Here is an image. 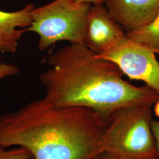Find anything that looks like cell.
I'll return each instance as SVG.
<instances>
[{
    "mask_svg": "<svg viewBox=\"0 0 159 159\" xmlns=\"http://www.w3.org/2000/svg\"><path fill=\"white\" fill-rule=\"evenodd\" d=\"M40 74L44 97L58 107H83L108 117L120 108L148 105L159 99L147 85L137 87L123 78L112 61L98 56L84 44H70L47 58Z\"/></svg>",
    "mask_w": 159,
    "mask_h": 159,
    "instance_id": "obj_1",
    "label": "cell"
},
{
    "mask_svg": "<svg viewBox=\"0 0 159 159\" xmlns=\"http://www.w3.org/2000/svg\"><path fill=\"white\" fill-rule=\"evenodd\" d=\"M107 120L90 108L34 100L0 115V146L22 147L33 159H93Z\"/></svg>",
    "mask_w": 159,
    "mask_h": 159,
    "instance_id": "obj_2",
    "label": "cell"
},
{
    "mask_svg": "<svg viewBox=\"0 0 159 159\" xmlns=\"http://www.w3.org/2000/svg\"><path fill=\"white\" fill-rule=\"evenodd\" d=\"M152 107H127L110 114L102 139V153L114 159H158L151 128Z\"/></svg>",
    "mask_w": 159,
    "mask_h": 159,
    "instance_id": "obj_3",
    "label": "cell"
},
{
    "mask_svg": "<svg viewBox=\"0 0 159 159\" xmlns=\"http://www.w3.org/2000/svg\"><path fill=\"white\" fill-rule=\"evenodd\" d=\"M91 4L75 0H55L31 12V23L26 29L37 34L38 47L46 50L60 41L84 44Z\"/></svg>",
    "mask_w": 159,
    "mask_h": 159,
    "instance_id": "obj_4",
    "label": "cell"
},
{
    "mask_svg": "<svg viewBox=\"0 0 159 159\" xmlns=\"http://www.w3.org/2000/svg\"><path fill=\"white\" fill-rule=\"evenodd\" d=\"M97 55L115 63L130 79L142 81L159 94V63L153 52L126 36L116 45Z\"/></svg>",
    "mask_w": 159,
    "mask_h": 159,
    "instance_id": "obj_5",
    "label": "cell"
},
{
    "mask_svg": "<svg viewBox=\"0 0 159 159\" xmlns=\"http://www.w3.org/2000/svg\"><path fill=\"white\" fill-rule=\"evenodd\" d=\"M126 36L125 31L111 17L104 4L91 6L84 41L86 47L100 54Z\"/></svg>",
    "mask_w": 159,
    "mask_h": 159,
    "instance_id": "obj_6",
    "label": "cell"
},
{
    "mask_svg": "<svg viewBox=\"0 0 159 159\" xmlns=\"http://www.w3.org/2000/svg\"><path fill=\"white\" fill-rule=\"evenodd\" d=\"M104 4L125 33L151 22L159 12V0H105Z\"/></svg>",
    "mask_w": 159,
    "mask_h": 159,
    "instance_id": "obj_7",
    "label": "cell"
},
{
    "mask_svg": "<svg viewBox=\"0 0 159 159\" xmlns=\"http://www.w3.org/2000/svg\"><path fill=\"white\" fill-rule=\"evenodd\" d=\"M30 3L16 11L0 10V52L14 54L17 51L23 34L31 23V12L35 8Z\"/></svg>",
    "mask_w": 159,
    "mask_h": 159,
    "instance_id": "obj_8",
    "label": "cell"
},
{
    "mask_svg": "<svg viewBox=\"0 0 159 159\" xmlns=\"http://www.w3.org/2000/svg\"><path fill=\"white\" fill-rule=\"evenodd\" d=\"M126 34L130 40L159 54V12L151 22Z\"/></svg>",
    "mask_w": 159,
    "mask_h": 159,
    "instance_id": "obj_9",
    "label": "cell"
},
{
    "mask_svg": "<svg viewBox=\"0 0 159 159\" xmlns=\"http://www.w3.org/2000/svg\"><path fill=\"white\" fill-rule=\"evenodd\" d=\"M0 159H33L27 150L22 147L7 149L0 146Z\"/></svg>",
    "mask_w": 159,
    "mask_h": 159,
    "instance_id": "obj_10",
    "label": "cell"
},
{
    "mask_svg": "<svg viewBox=\"0 0 159 159\" xmlns=\"http://www.w3.org/2000/svg\"><path fill=\"white\" fill-rule=\"evenodd\" d=\"M19 72L20 69L14 64L0 63V80L6 77L16 75Z\"/></svg>",
    "mask_w": 159,
    "mask_h": 159,
    "instance_id": "obj_11",
    "label": "cell"
},
{
    "mask_svg": "<svg viewBox=\"0 0 159 159\" xmlns=\"http://www.w3.org/2000/svg\"><path fill=\"white\" fill-rule=\"evenodd\" d=\"M151 128L154 139L157 157L159 159V120L153 119L151 122Z\"/></svg>",
    "mask_w": 159,
    "mask_h": 159,
    "instance_id": "obj_12",
    "label": "cell"
},
{
    "mask_svg": "<svg viewBox=\"0 0 159 159\" xmlns=\"http://www.w3.org/2000/svg\"><path fill=\"white\" fill-rule=\"evenodd\" d=\"M77 1H80L82 2H85L90 4L91 5H97V4H103L105 0H75Z\"/></svg>",
    "mask_w": 159,
    "mask_h": 159,
    "instance_id": "obj_13",
    "label": "cell"
},
{
    "mask_svg": "<svg viewBox=\"0 0 159 159\" xmlns=\"http://www.w3.org/2000/svg\"><path fill=\"white\" fill-rule=\"evenodd\" d=\"M93 159H114L110 156V155H108V154L104 152H102L98 154Z\"/></svg>",
    "mask_w": 159,
    "mask_h": 159,
    "instance_id": "obj_14",
    "label": "cell"
},
{
    "mask_svg": "<svg viewBox=\"0 0 159 159\" xmlns=\"http://www.w3.org/2000/svg\"><path fill=\"white\" fill-rule=\"evenodd\" d=\"M154 112L155 113V115L159 117V99L154 104Z\"/></svg>",
    "mask_w": 159,
    "mask_h": 159,
    "instance_id": "obj_15",
    "label": "cell"
},
{
    "mask_svg": "<svg viewBox=\"0 0 159 159\" xmlns=\"http://www.w3.org/2000/svg\"><path fill=\"white\" fill-rule=\"evenodd\" d=\"M2 62H1V57H0V63H1Z\"/></svg>",
    "mask_w": 159,
    "mask_h": 159,
    "instance_id": "obj_16",
    "label": "cell"
}]
</instances>
